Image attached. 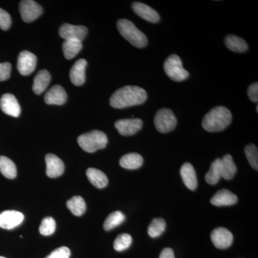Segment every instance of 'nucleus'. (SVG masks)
I'll return each mask as SVG.
<instances>
[{
    "mask_svg": "<svg viewBox=\"0 0 258 258\" xmlns=\"http://www.w3.org/2000/svg\"><path fill=\"white\" fill-rule=\"evenodd\" d=\"M86 175L90 182L98 189H103L108 185V177L99 169L89 168L86 171Z\"/></svg>",
    "mask_w": 258,
    "mask_h": 258,
    "instance_id": "obj_22",
    "label": "nucleus"
},
{
    "mask_svg": "<svg viewBox=\"0 0 258 258\" xmlns=\"http://www.w3.org/2000/svg\"><path fill=\"white\" fill-rule=\"evenodd\" d=\"M145 90L138 86H126L120 88L110 98V104L115 108H125L138 106L147 101Z\"/></svg>",
    "mask_w": 258,
    "mask_h": 258,
    "instance_id": "obj_1",
    "label": "nucleus"
},
{
    "mask_svg": "<svg viewBox=\"0 0 258 258\" xmlns=\"http://www.w3.org/2000/svg\"><path fill=\"white\" fill-rule=\"evenodd\" d=\"M67 208L76 216H81L86 211V204L83 198L75 196L67 202Z\"/></svg>",
    "mask_w": 258,
    "mask_h": 258,
    "instance_id": "obj_28",
    "label": "nucleus"
},
{
    "mask_svg": "<svg viewBox=\"0 0 258 258\" xmlns=\"http://www.w3.org/2000/svg\"><path fill=\"white\" fill-rule=\"evenodd\" d=\"M117 28L125 40L138 48H143L148 44L147 37L135 25L126 19H120L117 22Z\"/></svg>",
    "mask_w": 258,
    "mask_h": 258,
    "instance_id": "obj_3",
    "label": "nucleus"
},
{
    "mask_svg": "<svg viewBox=\"0 0 258 258\" xmlns=\"http://www.w3.org/2000/svg\"><path fill=\"white\" fill-rule=\"evenodd\" d=\"M0 258H6V257H3V256H0Z\"/></svg>",
    "mask_w": 258,
    "mask_h": 258,
    "instance_id": "obj_40",
    "label": "nucleus"
},
{
    "mask_svg": "<svg viewBox=\"0 0 258 258\" xmlns=\"http://www.w3.org/2000/svg\"><path fill=\"white\" fill-rule=\"evenodd\" d=\"M159 258H175V256L172 249L165 248L161 251Z\"/></svg>",
    "mask_w": 258,
    "mask_h": 258,
    "instance_id": "obj_38",
    "label": "nucleus"
},
{
    "mask_svg": "<svg viewBox=\"0 0 258 258\" xmlns=\"http://www.w3.org/2000/svg\"><path fill=\"white\" fill-rule=\"evenodd\" d=\"M222 178L221 159H215L210 166V170L205 175V180L209 184L215 185Z\"/></svg>",
    "mask_w": 258,
    "mask_h": 258,
    "instance_id": "obj_25",
    "label": "nucleus"
},
{
    "mask_svg": "<svg viewBox=\"0 0 258 258\" xmlns=\"http://www.w3.org/2000/svg\"><path fill=\"white\" fill-rule=\"evenodd\" d=\"M164 69L166 74L176 82L184 81L189 76V72L183 68L181 58L175 54H172L166 58Z\"/></svg>",
    "mask_w": 258,
    "mask_h": 258,
    "instance_id": "obj_5",
    "label": "nucleus"
},
{
    "mask_svg": "<svg viewBox=\"0 0 258 258\" xmlns=\"http://www.w3.org/2000/svg\"><path fill=\"white\" fill-rule=\"evenodd\" d=\"M71 256V250L69 247H61L55 249L45 258H69Z\"/></svg>",
    "mask_w": 258,
    "mask_h": 258,
    "instance_id": "obj_35",
    "label": "nucleus"
},
{
    "mask_svg": "<svg viewBox=\"0 0 258 258\" xmlns=\"http://www.w3.org/2000/svg\"><path fill=\"white\" fill-rule=\"evenodd\" d=\"M11 17L8 12L0 8V28L3 30H8L11 26Z\"/></svg>",
    "mask_w": 258,
    "mask_h": 258,
    "instance_id": "obj_34",
    "label": "nucleus"
},
{
    "mask_svg": "<svg viewBox=\"0 0 258 258\" xmlns=\"http://www.w3.org/2000/svg\"><path fill=\"white\" fill-rule=\"evenodd\" d=\"M20 12L24 22L31 23L42 15V8L36 2L23 0L20 3Z\"/></svg>",
    "mask_w": 258,
    "mask_h": 258,
    "instance_id": "obj_7",
    "label": "nucleus"
},
{
    "mask_svg": "<svg viewBox=\"0 0 258 258\" xmlns=\"http://www.w3.org/2000/svg\"><path fill=\"white\" fill-rule=\"evenodd\" d=\"M125 217L123 212L115 211L112 212L107 217L103 224V228L106 231H110L121 225L125 221Z\"/></svg>",
    "mask_w": 258,
    "mask_h": 258,
    "instance_id": "obj_29",
    "label": "nucleus"
},
{
    "mask_svg": "<svg viewBox=\"0 0 258 258\" xmlns=\"http://www.w3.org/2000/svg\"><path fill=\"white\" fill-rule=\"evenodd\" d=\"M132 243V236L127 233L120 234L115 238L113 247L118 252H122L128 249Z\"/></svg>",
    "mask_w": 258,
    "mask_h": 258,
    "instance_id": "obj_31",
    "label": "nucleus"
},
{
    "mask_svg": "<svg viewBox=\"0 0 258 258\" xmlns=\"http://www.w3.org/2000/svg\"><path fill=\"white\" fill-rule=\"evenodd\" d=\"M247 95L249 99L254 103L258 101V84L257 83H253L249 86L247 90Z\"/></svg>",
    "mask_w": 258,
    "mask_h": 258,
    "instance_id": "obj_37",
    "label": "nucleus"
},
{
    "mask_svg": "<svg viewBox=\"0 0 258 258\" xmlns=\"http://www.w3.org/2000/svg\"><path fill=\"white\" fill-rule=\"evenodd\" d=\"M87 61L79 59L76 61L70 71V79L75 86H81L86 81V68Z\"/></svg>",
    "mask_w": 258,
    "mask_h": 258,
    "instance_id": "obj_17",
    "label": "nucleus"
},
{
    "mask_svg": "<svg viewBox=\"0 0 258 258\" xmlns=\"http://www.w3.org/2000/svg\"><path fill=\"white\" fill-rule=\"evenodd\" d=\"M180 174L185 186L191 191H195L198 187V182L194 166L190 163H184L180 169Z\"/></svg>",
    "mask_w": 258,
    "mask_h": 258,
    "instance_id": "obj_19",
    "label": "nucleus"
},
{
    "mask_svg": "<svg viewBox=\"0 0 258 258\" xmlns=\"http://www.w3.org/2000/svg\"><path fill=\"white\" fill-rule=\"evenodd\" d=\"M166 222L162 218H155L151 222L148 228V234L152 238L159 237L165 231Z\"/></svg>",
    "mask_w": 258,
    "mask_h": 258,
    "instance_id": "obj_30",
    "label": "nucleus"
},
{
    "mask_svg": "<svg viewBox=\"0 0 258 258\" xmlns=\"http://www.w3.org/2000/svg\"><path fill=\"white\" fill-rule=\"evenodd\" d=\"M67 93L63 88L59 85H55L47 91L44 100L48 105H63L67 101Z\"/></svg>",
    "mask_w": 258,
    "mask_h": 258,
    "instance_id": "obj_16",
    "label": "nucleus"
},
{
    "mask_svg": "<svg viewBox=\"0 0 258 258\" xmlns=\"http://www.w3.org/2000/svg\"><path fill=\"white\" fill-rule=\"evenodd\" d=\"M225 43L229 50L236 52H244L248 50V45L243 39L235 35H227L225 37Z\"/></svg>",
    "mask_w": 258,
    "mask_h": 258,
    "instance_id": "obj_24",
    "label": "nucleus"
},
{
    "mask_svg": "<svg viewBox=\"0 0 258 258\" xmlns=\"http://www.w3.org/2000/svg\"><path fill=\"white\" fill-rule=\"evenodd\" d=\"M256 111H257V113H258V106L256 107Z\"/></svg>",
    "mask_w": 258,
    "mask_h": 258,
    "instance_id": "obj_39",
    "label": "nucleus"
},
{
    "mask_svg": "<svg viewBox=\"0 0 258 258\" xmlns=\"http://www.w3.org/2000/svg\"><path fill=\"white\" fill-rule=\"evenodd\" d=\"M143 126V121L139 118L120 119L115 123V127L122 136H132L137 134Z\"/></svg>",
    "mask_w": 258,
    "mask_h": 258,
    "instance_id": "obj_11",
    "label": "nucleus"
},
{
    "mask_svg": "<svg viewBox=\"0 0 258 258\" xmlns=\"http://www.w3.org/2000/svg\"><path fill=\"white\" fill-rule=\"evenodd\" d=\"M88 34V29L83 25L63 24L59 30V35L66 40H77L82 42Z\"/></svg>",
    "mask_w": 258,
    "mask_h": 258,
    "instance_id": "obj_8",
    "label": "nucleus"
},
{
    "mask_svg": "<svg viewBox=\"0 0 258 258\" xmlns=\"http://www.w3.org/2000/svg\"><path fill=\"white\" fill-rule=\"evenodd\" d=\"M56 222L52 217H47L44 218L40 226V232L44 236L52 235L55 232Z\"/></svg>",
    "mask_w": 258,
    "mask_h": 258,
    "instance_id": "obj_33",
    "label": "nucleus"
},
{
    "mask_svg": "<svg viewBox=\"0 0 258 258\" xmlns=\"http://www.w3.org/2000/svg\"><path fill=\"white\" fill-rule=\"evenodd\" d=\"M222 177L226 180H230L235 176L237 172V166L232 156L230 154L224 156L221 159Z\"/></svg>",
    "mask_w": 258,
    "mask_h": 258,
    "instance_id": "obj_23",
    "label": "nucleus"
},
{
    "mask_svg": "<svg viewBox=\"0 0 258 258\" xmlns=\"http://www.w3.org/2000/svg\"><path fill=\"white\" fill-rule=\"evenodd\" d=\"M46 174L50 178H57L62 175L64 171L63 161L55 154H48L45 157Z\"/></svg>",
    "mask_w": 258,
    "mask_h": 258,
    "instance_id": "obj_14",
    "label": "nucleus"
},
{
    "mask_svg": "<svg viewBox=\"0 0 258 258\" xmlns=\"http://www.w3.org/2000/svg\"><path fill=\"white\" fill-rule=\"evenodd\" d=\"M78 143L85 152L93 153L106 148L108 138L106 134L98 130L82 134L78 138Z\"/></svg>",
    "mask_w": 258,
    "mask_h": 258,
    "instance_id": "obj_4",
    "label": "nucleus"
},
{
    "mask_svg": "<svg viewBox=\"0 0 258 258\" xmlns=\"http://www.w3.org/2000/svg\"><path fill=\"white\" fill-rule=\"evenodd\" d=\"M0 172L8 179H15L17 176V167L9 158L0 157Z\"/></svg>",
    "mask_w": 258,
    "mask_h": 258,
    "instance_id": "obj_27",
    "label": "nucleus"
},
{
    "mask_svg": "<svg viewBox=\"0 0 258 258\" xmlns=\"http://www.w3.org/2000/svg\"><path fill=\"white\" fill-rule=\"evenodd\" d=\"M11 64L10 62L0 63V81L9 79L11 74Z\"/></svg>",
    "mask_w": 258,
    "mask_h": 258,
    "instance_id": "obj_36",
    "label": "nucleus"
},
{
    "mask_svg": "<svg viewBox=\"0 0 258 258\" xmlns=\"http://www.w3.org/2000/svg\"><path fill=\"white\" fill-rule=\"evenodd\" d=\"M82 42L77 40H66L62 44L64 57L68 60L74 58L82 50Z\"/></svg>",
    "mask_w": 258,
    "mask_h": 258,
    "instance_id": "obj_26",
    "label": "nucleus"
},
{
    "mask_svg": "<svg viewBox=\"0 0 258 258\" xmlns=\"http://www.w3.org/2000/svg\"><path fill=\"white\" fill-rule=\"evenodd\" d=\"M24 215L15 210H6L0 214V227L5 230H13L23 222Z\"/></svg>",
    "mask_w": 258,
    "mask_h": 258,
    "instance_id": "obj_12",
    "label": "nucleus"
},
{
    "mask_svg": "<svg viewBox=\"0 0 258 258\" xmlns=\"http://www.w3.org/2000/svg\"><path fill=\"white\" fill-rule=\"evenodd\" d=\"M51 76L50 73L46 70H42L39 71L34 79L33 89L34 93L37 95L41 94L45 91L50 82Z\"/></svg>",
    "mask_w": 258,
    "mask_h": 258,
    "instance_id": "obj_21",
    "label": "nucleus"
},
{
    "mask_svg": "<svg viewBox=\"0 0 258 258\" xmlns=\"http://www.w3.org/2000/svg\"><path fill=\"white\" fill-rule=\"evenodd\" d=\"M0 108L6 114L13 117H18L20 115L21 108L18 100L14 95L6 93L0 99Z\"/></svg>",
    "mask_w": 258,
    "mask_h": 258,
    "instance_id": "obj_13",
    "label": "nucleus"
},
{
    "mask_svg": "<svg viewBox=\"0 0 258 258\" xmlns=\"http://www.w3.org/2000/svg\"><path fill=\"white\" fill-rule=\"evenodd\" d=\"M37 64V57L29 51L24 50L18 56V70L23 76L31 74Z\"/></svg>",
    "mask_w": 258,
    "mask_h": 258,
    "instance_id": "obj_9",
    "label": "nucleus"
},
{
    "mask_svg": "<svg viewBox=\"0 0 258 258\" xmlns=\"http://www.w3.org/2000/svg\"><path fill=\"white\" fill-rule=\"evenodd\" d=\"M132 9L136 14L150 23H157L160 20V17L157 12L144 3L135 2L132 5Z\"/></svg>",
    "mask_w": 258,
    "mask_h": 258,
    "instance_id": "obj_15",
    "label": "nucleus"
},
{
    "mask_svg": "<svg viewBox=\"0 0 258 258\" xmlns=\"http://www.w3.org/2000/svg\"><path fill=\"white\" fill-rule=\"evenodd\" d=\"M232 118V113L228 108L222 106H217L205 115L202 125L207 132H221L230 124Z\"/></svg>",
    "mask_w": 258,
    "mask_h": 258,
    "instance_id": "obj_2",
    "label": "nucleus"
},
{
    "mask_svg": "<svg viewBox=\"0 0 258 258\" xmlns=\"http://www.w3.org/2000/svg\"><path fill=\"white\" fill-rule=\"evenodd\" d=\"M119 164L124 169L134 170L143 165L144 159L138 153H130L120 158Z\"/></svg>",
    "mask_w": 258,
    "mask_h": 258,
    "instance_id": "obj_20",
    "label": "nucleus"
},
{
    "mask_svg": "<svg viewBox=\"0 0 258 258\" xmlns=\"http://www.w3.org/2000/svg\"><path fill=\"white\" fill-rule=\"evenodd\" d=\"M154 124L158 132L166 134L174 130L177 124V120L173 111L169 108H161L156 113Z\"/></svg>",
    "mask_w": 258,
    "mask_h": 258,
    "instance_id": "obj_6",
    "label": "nucleus"
},
{
    "mask_svg": "<svg viewBox=\"0 0 258 258\" xmlns=\"http://www.w3.org/2000/svg\"><path fill=\"white\" fill-rule=\"evenodd\" d=\"M237 197L227 189H221L212 197L210 203L216 207L231 206L237 203Z\"/></svg>",
    "mask_w": 258,
    "mask_h": 258,
    "instance_id": "obj_18",
    "label": "nucleus"
},
{
    "mask_svg": "<svg viewBox=\"0 0 258 258\" xmlns=\"http://www.w3.org/2000/svg\"><path fill=\"white\" fill-rule=\"evenodd\" d=\"M246 157L249 164L254 169L257 171L258 169V151L257 148L254 144H248L244 148Z\"/></svg>",
    "mask_w": 258,
    "mask_h": 258,
    "instance_id": "obj_32",
    "label": "nucleus"
},
{
    "mask_svg": "<svg viewBox=\"0 0 258 258\" xmlns=\"http://www.w3.org/2000/svg\"><path fill=\"white\" fill-rule=\"evenodd\" d=\"M211 240L217 248L227 249L233 242V235L225 227H217L212 231Z\"/></svg>",
    "mask_w": 258,
    "mask_h": 258,
    "instance_id": "obj_10",
    "label": "nucleus"
}]
</instances>
